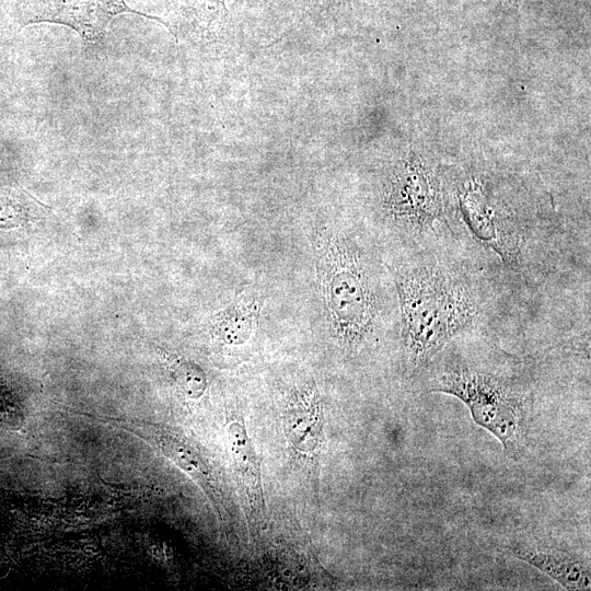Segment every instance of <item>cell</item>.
I'll return each mask as SVG.
<instances>
[{"instance_id": "1", "label": "cell", "mask_w": 591, "mask_h": 591, "mask_svg": "<svg viewBox=\"0 0 591 591\" xmlns=\"http://www.w3.org/2000/svg\"><path fill=\"white\" fill-rule=\"evenodd\" d=\"M396 289L403 345L415 366L428 362L476 318L477 304L468 287L440 265L397 274Z\"/></svg>"}, {"instance_id": "2", "label": "cell", "mask_w": 591, "mask_h": 591, "mask_svg": "<svg viewBox=\"0 0 591 591\" xmlns=\"http://www.w3.org/2000/svg\"><path fill=\"white\" fill-rule=\"evenodd\" d=\"M316 276L332 334L347 347L372 333L376 294L359 253L333 232H315Z\"/></svg>"}, {"instance_id": "3", "label": "cell", "mask_w": 591, "mask_h": 591, "mask_svg": "<svg viewBox=\"0 0 591 591\" xmlns=\"http://www.w3.org/2000/svg\"><path fill=\"white\" fill-rule=\"evenodd\" d=\"M431 391L461 399L473 420L491 432L506 450L515 444L522 426L521 403L498 378L470 368H449L436 378Z\"/></svg>"}, {"instance_id": "4", "label": "cell", "mask_w": 591, "mask_h": 591, "mask_svg": "<svg viewBox=\"0 0 591 591\" xmlns=\"http://www.w3.org/2000/svg\"><path fill=\"white\" fill-rule=\"evenodd\" d=\"M384 205L395 222L418 233L441 218L437 185L430 170L417 158L394 167L385 187Z\"/></svg>"}, {"instance_id": "5", "label": "cell", "mask_w": 591, "mask_h": 591, "mask_svg": "<svg viewBox=\"0 0 591 591\" xmlns=\"http://www.w3.org/2000/svg\"><path fill=\"white\" fill-rule=\"evenodd\" d=\"M120 13L140 14L161 21L159 18L136 11L125 0H42L27 14L25 24L50 22L73 28L85 45L99 44L107 24Z\"/></svg>"}, {"instance_id": "6", "label": "cell", "mask_w": 591, "mask_h": 591, "mask_svg": "<svg viewBox=\"0 0 591 591\" xmlns=\"http://www.w3.org/2000/svg\"><path fill=\"white\" fill-rule=\"evenodd\" d=\"M263 306V298L254 290L242 291L210 321L211 343L223 349H239L246 346L257 329Z\"/></svg>"}, {"instance_id": "7", "label": "cell", "mask_w": 591, "mask_h": 591, "mask_svg": "<svg viewBox=\"0 0 591 591\" xmlns=\"http://www.w3.org/2000/svg\"><path fill=\"white\" fill-rule=\"evenodd\" d=\"M510 553L548 575L567 590H589L590 568L586 561L567 553L514 547Z\"/></svg>"}, {"instance_id": "8", "label": "cell", "mask_w": 591, "mask_h": 591, "mask_svg": "<svg viewBox=\"0 0 591 591\" xmlns=\"http://www.w3.org/2000/svg\"><path fill=\"white\" fill-rule=\"evenodd\" d=\"M228 434L235 470L254 506L263 507L260 471L255 450L242 418L233 415L228 422Z\"/></svg>"}, {"instance_id": "9", "label": "cell", "mask_w": 591, "mask_h": 591, "mask_svg": "<svg viewBox=\"0 0 591 591\" xmlns=\"http://www.w3.org/2000/svg\"><path fill=\"white\" fill-rule=\"evenodd\" d=\"M161 445L165 454L189 474L208 475L204 463L188 445L172 438H163Z\"/></svg>"}, {"instance_id": "10", "label": "cell", "mask_w": 591, "mask_h": 591, "mask_svg": "<svg viewBox=\"0 0 591 591\" xmlns=\"http://www.w3.org/2000/svg\"><path fill=\"white\" fill-rule=\"evenodd\" d=\"M175 379L185 395L190 398H199L207 386L204 371L192 362H181L175 368Z\"/></svg>"}, {"instance_id": "11", "label": "cell", "mask_w": 591, "mask_h": 591, "mask_svg": "<svg viewBox=\"0 0 591 591\" xmlns=\"http://www.w3.org/2000/svg\"><path fill=\"white\" fill-rule=\"evenodd\" d=\"M194 3L205 11L207 15L224 14V1L223 0H192Z\"/></svg>"}]
</instances>
